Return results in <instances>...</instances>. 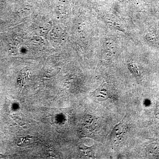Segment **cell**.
<instances>
[{"label": "cell", "instance_id": "obj_1", "mask_svg": "<svg viewBox=\"0 0 159 159\" xmlns=\"http://www.w3.org/2000/svg\"><path fill=\"white\" fill-rule=\"evenodd\" d=\"M127 126L124 121L122 120L117 124L113 129L111 133V139L116 144L121 143L125 139L127 133Z\"/></svg>", "mask_w": 159, "mask_h": 159}, {"label": "cell", "instance_id": "obj_2", "mask_svg": "<svg viewBox=\"0 0 159 159\" xmlns=\"http://www.w3.org/2000/svg\"><path fill=\"white\" fill-rule=\"evenodd\" d=\"M92 96L96 101L102 102L110 98V92L104 85L100 86L92 93Z\"/></svg>", "mask_w": 159, "mask_h": 159}, {"label": "cell", "instance_id": "obj_3", "mask_svg": "<svg viewBox=\"0 0 159 159\" xmlns=\"http://www.w3.org/2000/svg\"><path fill=\"white\" fill-rule=\"evenodd\" d=\"M147 39L149 42L154 44L159 45V34L150 33L147 34Z\"/></svg>", "mask_w": 159, "mask_h": 159}]
</instances>
